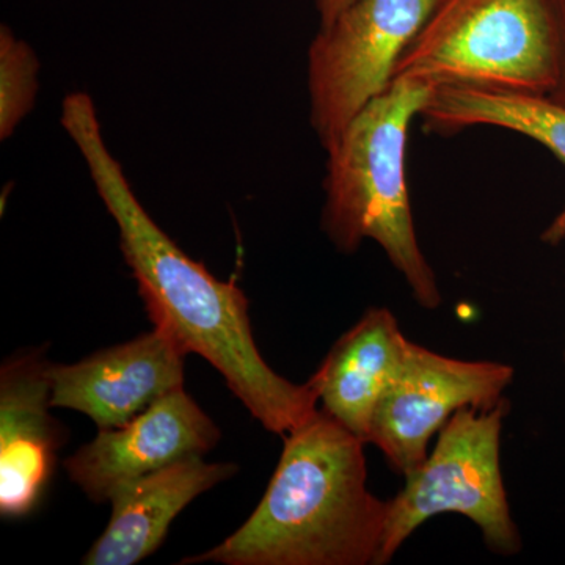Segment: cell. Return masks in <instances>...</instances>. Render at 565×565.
<instances>
[{
	"instance_id": "cell-12",
	"label": "cell",
	"mask_w": 565,
	"mask_h": 565,
	"mask_svg": "<svg viewBox=\"0 0 565 565\" xmlns=\"http://www.w3.org/2000/svg\"><path fill=\"white\" fill-rule=\"evenodd\" d=\"M408 345L388 308H370L333 344L310 379L322 411L367 445L375 407L399 371Z\"/></svg>"
},
{
	"instance_id": "cell-4",
	"label": "cell",
	"mask_w": 565,
	"mask_h": 565,
	"mask_svg": "<svg viewBox=\"0 0 565 565\" xmlns=\"http://www.w3.org/2000/svg\"><path fill=\"white\" fill-rule=\"evenodd\" d=\"M563 58L557 0H440L392 82L553 96Z\"/></svg>"
},
{
	"instance_id": "cell-8",
	"label": "cell",
	"mask_w": 565,
	"mask_h": 565,
	"mask_svg": "<svg viewBox=\"0 0 565 565\" xmlns=\"http://www.w3.org/2000/svg\"><path fill=\"white\" fill-rule=\"evenodd\" d=\"M221 429L184 388L167 394L143 414L95 440L65 462L71 481L95 503L111 501L126 486L185 457L204 456Z\"/></svg>"
},
{
	"instance_id": "cell-10",
	"label": "cell",
	"mask_w": 565,
	"mask_h": 565,
	"mask_svg": "<svg viewBox=\"0 0 565 565\" xmlns=\"http://www.w3.org/2000/svg\"><path fill=\"white\" fill-rule=\"evenodd\" d=\"M51 363L44 349L10 356L0 370V514L20 519L40 503L62 448L51 415Z\"/></svg>"
},
{
	"instance_id": "cell-6",
	"label": "cell",
	"mask_w": 565,
	"mask_h": 565,
	"mask_svg": "<svg viewBox=\"0 0 565 565\" xmlns=\"http://www.w3.org/2000/svg\"><path fill=\"white\" fill-rule=\"evenodd\" d=\"M440 0H353L308 50L310 122L323 150L392 84L401 55Z\"/></svg>"
},
{
	"instance_id": "cell-3",
	"label": "cell",
	"mask_w": 565,
	"mask_h": 565,
	"mask_svg": "<svg viewBox=\"0 0 565 565\" xmlns=\"http://www.w3.org/2000/svg\"><path fill=\"white\" fill-rule=\"evenodd\" d=\"M433 92L423 82H392L348 122L326 148L322 211V230L338 250L373 239L426 310L440 307L441 292L416 237L405 152L412 120Z\"/></svg>"
},
{
	"instance_id": "cell-16",
	"label": "cell",
	"mask_w": 565,
	"mask_h": 565,
	"mask_svg": "<svg viewBox=\"0 0 565 565\" xmlns=\"http://www.w3.org/2000/svg\"><path fill=\"white\" fill-rule=\"evenodd\" d=\"M557 6H559L561 13V22H563V39H564V58H563V74H561L559 87L555 92V95L552 96L553 99L559 102L561 104H565V0H557Z\"/></svg>"
},
{
	"instance_id": "cell-14",
	"label": "cell",
	"mask_w": 565,
	"mask_h": 565,
	"mask_svg": "<svg viewBox=\"0 0 565 565\" xmlns=\"http://www.w3.org/2000/svg\"><path fill=\"white\" fill-rule=\"evenodd\" d=\"M40 61L9 25L0 28V140H9L35 106Z\"/></svg>"
},
{
	"instance_id": "cell-2",
	"label": "cell",
	"mask_w": 565,
	"mask_h": 565,
	"mask_svg": "<svg viewBox=\"0 0 565 565\" xmlns=\"http://www.w3.org/2000/svg\"><path fill=\"white\" fill-rule=\"evenodd\" d=\"M282 441L250 519L180 564L377 565L388 501L367 490L366 444L322 408Z\"/></svg>"
},
{
	"instance_id": "cell-15",
	"label": "cell",
	"mask_w": 565,
	"mask_h": 565,
	"mask_svg": "<svg viewBox=\"0 0 565 565\" xmlns=\"http://www.w3.org/2000/svg\"><path fill=\"white\" fill-rule=\"evenodd\" d=\"M352 2L353 0H313L316 11L319 14V21H321L319 25L332 22Z\"/></svg>"
},
{
	"instance_id": "cell-13",
	"label": "cell",
	"mask_w": 565,
	"mask_h": 565,
	"mask_svg": "<svg viewBox=\"0 0 565 565\" xmlns=\"http://www.w3.org/2000/svg\"><path fill=\"white\" fill-rule=\"evenodd\" d=\"M419 117L434 132L452 134L475 126H494L530 137L565 166V104L552 96L492 90L467 85L434 88ZM565 237V211L550 226L545 241Z\"/></svg>"
},
{
	"instance_id": "cell-7",
	"label": "cell",
	"mask_w": 565,
	"mask_h": 565,
	"mask_svg": "<svg viewBox=\"0 0 565 565\" xmlns=\"http://www.w3.org/2000/svg\"><path fill=\"white\" fill-rule=\"evenodd\" d=\"M512 381L509 364L451 359L411 341L375 407L367 444L381 449L396 473H414L427 459L430 438L456 412L494 407Z\"/></svg>"
},
{
	"instance_id": "cell-11",
	"label": "cell",
	"mask_w": 565,
	"mask_h": 565,
	"mask_svg": "<svg viewBox=\"0 0 565 565\" xmlns=\"http://www.w3.org/2000/svg\"><path fill=\"white\" fill-rule=\"evenodd\" d=\"M236 471V465L210 463L203 456H192L137 479L111 498L109 525L82 564L140 563L161 546L185 505Z\"/></svg>"
},
{
	"instance_id": "cell-9",
	"label": "cell",
	"mask_w": 565,
	"mask_h": 565,
	"mask_svg": "<svg viewBox=\"0 0 565 565\" xmlns=\"http://www.w3.org/2000/svg\"><path fill=\"white\" fill-rule=\"evenodd\" d=\"M185 356L177 341L154 327L81 362L51 364L52 408L81 412L99 430L120 427L184 388Z\"/></svg>"
},
{
	"instance_id": "cell-1",
	"label": "cell",
	"mask_w": 565,
	"mask_h": 565,
	"mask_svg": "<svg viewBox=\"0 0 565 565\" xmlns=\"http://www.w3.org/2000/svg\"><path fill=\"white\" fill-rule=\"evenodd\" d=\"M61 122L117 225L120 250L156 329L185 353H199L210 362L270 433L285 437L311 418L319 408L313 385L292 384L264 362L253 340L245 294L182 252L148 214L104 139L92 96L68 93Z\"/></svg>"
},
{
	"instance_id": "cell-5",
	"label": "cell",
	"mask_w": 565,
	"mask_h": 565,
	"mask_svg": "<svg viewBox=\"0 0 565 565\" xmlns=\"http://www.w3.org/2000/svg\"><path fill=\"white\" fill-rule=\"evenodd\" d=\"M508 404L465 407L438 435L433 455L388 501L384 544L377 565L388 564L397 550L427 520L460 514L481 530L487 548L512 556L522 548L501 475V429Z\"/></svg>"
}]
</instances>
